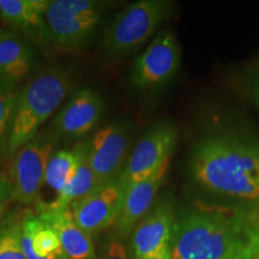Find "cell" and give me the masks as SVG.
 <instances>
[{
  "label": "cell",
  "instance_id": "obj_24",
  "mask_svg": "<svg viewBox=\"0 0 259 259\" xmlns=\"http://www.w3.org/2000/svg\"><path fill=\"white\" fill-rule=\"evenodd\" d=\"M160 259H171V258H170V254L168 253V254L164 255V257H162V258H160Z\"/></svg>",
  "mask_w": 259,
  "mask_h": 259
},
{
  "label": "cell",
  "instance_id": "obj_8",
  "mask_svg": "<svg viewBox=\"0 0 259 259\" xmlns=\"http://www.w3.org/2000/svg\"><path fill=\"white\" fill-rule=\"evenodd\" d=\"M176 216L173 194L166 192L157 197L130 235L128 250L132 259H160L169 253Z\"/></svg>",
  "mask_w": 259,
  "mask_h": 259
},
{
  "label": "cell",
  "instance_id": "obj_12",
  "mask_svg": "<svg viewBox=\"0 0 259 259\" xmlns=\"http://www.w3.org/2000/svg\"><path fill=\"white\" fill-rule=\"evenodd\" d=\"M103 111L105 102L96 90L80 89L73 93L57 114L53 122V132L57 137H82L95 127Z\"/></svg>",
  "mask_w": 259,
  "mask_h": 259
},
{
  "label": "cell",
  "instance_id": "obj_19",
  "mask_svg": "<svg viewBox=\"0 0 259 259\" xmlns=\"http://www.w3.org/2000/svg\"><path fill=\"white\" fill-rule=\"evenodd\" d=\"M18 93V84L0 79V163L10 156V139L14 126Z\"/></svg>",
  "mask_w": 259,
  "mask_h": 259
},
{
  "label": "cell",
  "instance_id": "obj_25",
  "mask_svg": "<svg viewBox=\"0 0 259 259\" xmlns=\"http://www.w3.org/2000/svg\"><path fill=\"white\" fill-rule=\"evenodd\" d=\"M59 259H70V258H67L66 255H64V257H61V258H59Z\"/></svg>",
  "mask_w": 259,
  "mask_h": 259
},
{
  "label": "cell",
  "instance_id": "obj_10",
  "mask_svg": "<svg viewBox=\"0 0 259 259\" xmlns=\"http://www.w3.org/2000/svg\"><path fill=\"white\" fill-rule=\"evenodd\" d=\"M87 144L90 168L101 185L120 178L131 144L130 126L126 122H113L100 128Z\"/></svg>",
  "mask_w": 259,
  "mask_h": 259
},
{
  "label": "cell",
  "instance_id": "obj_1",
  "mask_svg": "<svg viewBox=\"0 0 259 259\" xmlns=\"http://www.w3.org/2000/svg\"><path fill=\"white\" fill-rule=\"evenodd\" d=\"M171 259H259V203L194 200L177 212Z\"/></svg>",
  "mask_w": 259,
  "mask_h": 259
},
{
  "label": "cell",
  "instance_id": "obj_11",
  "mask_svg": "<svg viewBox=\"0 0 259 259\" xmlns=\"http://www.w3.org/2000/svg\"><path fill=\"white\" fill-rule=\"evenodd\" d=\"M124 186L120 178L107 181L70 206L74 222L89 235L99 234L115 225L120 215Z\"/></svg>",
  "mask_w": 259,
  "mask_h": 259
},
{
  "label": "cell",
  "instance_id": "obj_20",
  "mask_svg": "<svg viewBox=\"0 0 259 259\" xmlns=\"http://www.w3.org/2000/svg\"><path fill=\"white\" fill-rule=\"evenodd\" d=\"M22 216H10L0 222V259H25L21 246Z\"/></svg>",
  "mask_w": 259,
  "mask_h": 259
},
{
  "label": "cell",
  "instance_id": "obj_21",
  "mask_svg": "<svg viewBox=\"0 0 259 259\" xmlns=\"http://www.w3.org/2000/svg\"><path fill=\"white\" fill-rule=\"evenodd\" d=\"M100 259H132V257L124 240L113 235L103 244L100 252Z\"/></svg>",
  "mask_w": 259,
  "mask_h": 259
},
{
  "label": "cell",
  "instance_id": "obj_13",
  "mask_svg": "<svg viewBox=\"0 0 259 259\" xmlns=\"http://www.w3.org/2000/svg\"><path fill=\"white\" fill-rule=\"evenodd\" d=\"M169 162L162 164L145 179L131 184L124 190L121 211L115 223V236L124 240L131 235L136 226L149 212L157 199L158 191L166 180Z\"/></svg>",
  "mask_w": 259,
  "mask_h": 259
},
{
  "label": "cell",
  "instance_id": "obj_22",
  "mask_svg": "<svg viewBox=\"0 0 259 259\" xmlns=\"http://www.w3.org/2000/svg\"><path fill=\"white\" fill-rule=\"evenodd\" d=\"M10 199H11L10 180L4 173H0V222L4 219Z\"/></svg>",
  "mask_w": 259,
  "mask_h": 259
},
{
  "label": "cell",
  "instance_id": "obj_17",
  "mask_svg": "<svg viewBox=\"0 0 259 259\" xmlns=\"http://www.w3.org/2000/svg\"><path fill=\"white\" fill-rule=\"evenodd\" d=\"M100 185L101 184L99 183L88 162V144H87V142H82L80 143V158L78 167L74 171L73 177L71 178L66 186L58 196L56 202L46 210L69 209L73 203L85 198Z\"/></svg>",
  "mask_w": 259,
  "mask_h": 259
},
{
  "label": "cell",
  "instance_id": "obj_9",
  "mask_svg": "<svg viewBox=\"0 0 259 259\" xmlns=\"http://www.w3.org/2000/svg\"><path fill=\"white\" fill-rule=\"evenodd\" d=\"M181 64V50L171 30L161 31L136 59L131 83L139 90L162 88L176 77Z\"/></svg>",
  "mask_w": 259,
  "mask_h": 259
},
{
  "label": "cell",
  "instance_id": "obj_4",
  "mask_svg": "<svg viewBox=\"0 0 259 259\" xmlns=\"http://www.w3.org/2000/svg\"><path fill=\"white\" fill-rule=\"evenodd\" d=\"M176 10V3L170 0H139L128 5L103 30L102 50L111 56L130 54L153 36Z\"/></svg>",
  "mask_w": 259,
  "mask_h": 259
},
{
  "label": "cell",
  "instance_id": "obj_5",
  "mask_svg": "<svg viewBox=\"0 0 259 259\" xmlns=\"http://www.w3.org/2000/svg\"><path fill=\"white\" fill-rule=\"evenodd\" d=\"M109 4L97 0H51L46 14L48 42L64 51L85 46Z\"/></svg>",
  "mask_w": 259,
  "mask_h": 259
},
{
  "label": "cell",
  "instance_id": "obj_23",
  "mask_svg": "<svg viewBox=\"0 0 259 259\" xmlns=\"http://www.w3.org/2000/svg\"><path fill=\"white\" fill-rule=\"evenodd\" d=\"M252 99H253V102L259 111V79L252 87Z\"/></svg>",
  "mask_w": 259,
  "mask_h": 259
},
{
  "label": "cell",
  "instance_id": "obj_3",
  "mask_svg": "<svg viewBox=\"0 0 259 259\" xmlns=\"http://www.w3.org/2000/svg\"><path fill=\"white\" fill-rule=\"evenodd\" d=\"M72 87L70 72L60 66H53L35 74L19 89L9 155L17 153L37 135L38 128L57 112Z\"/></svg>",
  "mask_w": 259,
  "mask_h": 259
},
{
  "label": "cell",
  "instance_id": "obj_7",
  "mask_svg": "<svg viewBox=\"0 0 259 259\" xmlns=\"http://www.w3.org/2000/svg\"><path fill=\"white\" fill-rule=\"evenodd\" d=\"M178 138V130L171 121H158L148 128L126 161L120 176L124 190L131 184L145 179L162 164L169 162L176 150Z\"/></svg>",
  "mask_w": 259,
  "mask_h": 259
},
{
  "label": "cell",
  "instance_id": "obj_6",
  "mask_svg": "<svg viewBox=\"0 0 259 259\" xmlns=\"http://www.w3.org/2000/svg\"><path fill=\"white\" fill-rule=\"evenodd\" d=\"M56 143V134L53 131H44L17 151L9 178L12 200L23 205L36 202Z\"/></svg>",
  "mask_w": 259,
  "mask_h": 259
},
{
  "label": "cell",
  "instance_id": "obj_15",
  "mask_svg": "<svg viewBox=\"0 0 259 259\" xmlns=\"http://www.w3.org/2000/svg\"><path fill=\"white\" fill-rule=\"evenodd\" d=\"M37 67L36 52L14 30L0 28V79L18 84Z\"/></svg>",
  "mask_w": 259,
  "mask_h": 259
},
{
  "label": "cell",
  "instance_id": "obj_18",
  "mask_svg": "<svg viewBox=\"0 0 259 259\" xmlns=\"http://www.w3.org/2000/svg\"><path fill=\"white\" fill-rule=\"evenodd\" d=\"M79 158L80 143L77 144L73 148V150H59L57 153L52 154L50 161L47 163L42 189L47 186L54 193V202H56L58 196H59L64 187L66 186V184L69 183L71 178L73 177L74 171L78 167Z\"/></svg>",
  "mask_w": 259,
  "mask_h": 259
},
{
  "label": "cell",
  "instance_id": "obj_14",
  "mask_svg": "<svg viewBox=\"0 0 259 259\" xmlns=\"http://www.w3.org/2000/svg\"><path fill=\"white\" fill-rule=\"evenodd\" d=\"M51 0H0V18L15 32L38 47L50 45L46 14Z\"/></svg>",
  "mask_w": 259,
  "mask_h": 259
},
{
  "label": "cell",
  "instance_id": "obj_2",
  "mask_svg": "<svg viewBox=\"0 0 259 259\" xmlns=\"http://www.w3.org/2000/svg\"><path fill=\"white\" fill-rule=\"evenodd\" d=\"M193 180L232 203H259V142L232 132L203 137L191 153Z\"/></svg>",
  "mask_w": 259,
  "mask_h": 259
},
{
  "label": "cell",
  "instance_id": "obj_16",
  "mask_svg": "<svg viewBox=\"0 0 259 259\" xmlns=\"http://www.w3.org/2000/svg\"><path fill=\"white\" fill-rule=\"evenodd\" d=\"M38 219L51 226L59 236L64 254L70 259H96L92 235L80 229L69 209L46 210L38 212Z\"/></svg>",
  "mask_w": 259,
  "mask_h": 259
}]
</instances>
